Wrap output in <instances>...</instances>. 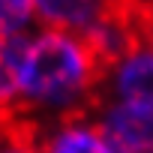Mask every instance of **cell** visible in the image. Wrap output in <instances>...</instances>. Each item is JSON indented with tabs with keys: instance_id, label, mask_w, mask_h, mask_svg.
Returning <instances> with one entry per match:
<instances>
[{
	"instance_id": "obj_5",
	"label": "cell",
	"mask_w": 153,
	"mask_h": 153,
	"mask_svg": "<svg viewBox=\"0 0 153 153\" xmlns=\"http://www.w3.org/2000/svg\"><path fill=\"white\" fill-rule=\"evenodd\" d=\"M120 0H33L36 27L87 36Z\"/></svg>"
},
{
	"instance_id": "obj_10",
	"label": "cell",
	"mask_w": 153,
	"mask_h": 153,
	"mask_svg": "<svg viewBox=\"0 0 153 153\" xmlns=\"http://www.w3.org/2000/svg\"><path fill=\"white\" fill-rule=\"evenodd\" d=\"M126 3L144 18V15H153V0H126Z\"/></svg>"
},
{
	"instance_id": "obj_8",
	"label": "cell",
	"mask_w": 153,
	"mask_h": 153,
	"mask_svg": "<svg viewBox=\"0 0 153 153\" xmlns=\"http://www.w3.org/2000/svg\"><path fill=\"white\" fill-rule=\"evenodd\" d=\"M0 153H39L33 123L21 117L12 123H3L0 126Z\"/></svg>"
},
{
	"instance_id": "obj_9",
	"label": "cell",
	"mask_w": 153,
	"mask_h": 153,
	"mask_svg": "<svg viewBox=\"0 0 153 153\" xmlns=\"http://www.w3.org/2000/svg\"><path fill=\"white\" fill-rule=\"evenodd\" d=\"M18 120V84L6 51H0V126Z\"/></svg>"
},
{
	"instance_id": "obj_7",
	"label": "cell",
	"mask_w": 153,
	"mask_h": 153,
	"mask_svg": "<svg viewBox=\"0 0 153 153\" xmlns=\"http://www.w3.org/2000/svg\"><path fill=\"white\" fill-rule=\"evenodd\" d=\"M36 27L33 0H0V39L24 36Z\"/></svg>"
},
{
	"instance_id": "obj_3",
	"label": "cell",
	"mask_w": 153,
	"mask_h": 153,
	"mask_svg": "<svg viewBox=\"0 0 153 153\" xmlns=\"http://www.w3.org/2000/svg\"><path fill=\"white\" fill-rule=\"evenodd\" d=\"M33 132L39 153H120L96 123L93 111L36 123Z\"/></svg>"
},
{
	"instance_id": "obj_1",
	"label": "cell",
	"mask_w": 153,
	"mask_h": 153,
	"mask_svg": "<svg viewBox=\"0 0 153 153\" xmlns=\"http://www.w3.org/2000/svg\"><path fill=\"white\" fill-rule=\"evenodd\" d=\"M15 69L18 117L48 123L93 111L102 84V60L84 36L33 27L24 36L0 39Z\"/></svg>"
},
{
	"instance_id": "obj_11",
	"label": "cell",
	"mask_w": 153,
	"mask_h": 153,
	"mask_svg": "<svg viewBox=\"0 0 153 153\" xmlns=\"http://www.w3.org/2000/svg\"><path fill=\"white\" fill-rule=\"evenodd\" d=\"M141 36L147 45H153V15H144V24H141Z\"/></svg>"
},
{
	"instance_id": "obj_6",
	"label": "cell",
	"mask_w": 153,
	"mask_h": 153,
	"mask_svg": "<svg viewBox=\"0 0 153 153\" xmlns=\"http://www.w3.org/2000/svg\"><path fill=\"white\" fill-rule=\"evenodd\" d=\"M141 24H144V18L126 3V0H120L84 39L93 48V54L102 60V66H105V63L117 60L120 54H126L135 42L144 39L141 36Z\"/></svg>"
},
{
	"instance_id": "obj_4",
	"label": "cell",
	"mask_w": 153,
	"mask_h": 153,
	"mask_svg": "<svg viewBox=\"0 0 153 153\" xmlns=\"http://www.w3.org/2000/svg\"><path fill=\"white\" fill-rule=\"evenodd\" d=\"M93 117L120 153H153V111L126 102L96 99Z\"/></svg>"
},
{
	"instance_id": "obj_2",
	"label": "cell",
	"mask_w": 153,
	"mask_h": 153,
	"mask_svg": "<svg viewBox=\"0 0 153 153\" xmlns=\"http://www.w3.org/2000/svg\"><path fill=\"white\" fill-rule=\"evenodd\" d=\"M99 99L126 102L153 111V45L141 39L126 54L102 66Z\"/></svg>"
}]
</instances>
